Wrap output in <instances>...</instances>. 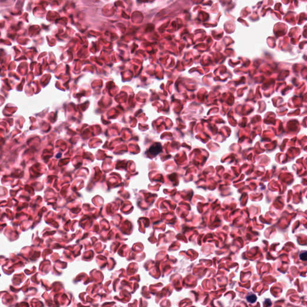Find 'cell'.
Masks as SVG:
<instances>
[{
	"label": "cell",
	"instance_id": "cell-1",
	"mask_svg": "<svg viewBox=\"0 0 307 307\" xmlns=\"http://www.w3.org/2000/svg\"><path fill=\"white\" fill-rule=\"evenodd\" d=\"M161 151V145L160 143H155L149 149L148 152L151 155L154 157L159 154Z\"/></svg>",
	"mask_w": 307,
	"mask_h": 307
},
{
	"label": "cell",
	"instance_id": "cell-2",
	"mask_svg": "<svg viewBox=\"0 0 307 307\" xmlns=\"http://www.w3.org/2000/svg\"><path fill=\"white\" fill-rule=\"evenodd\" d=\"M246 299L248 302L253 304L257 301V296L254 294H249L247 296Z\"/></svg>",
	"mask_w": 307,
	"mask_h": 307
},
{
	"label": "cell",
	"instance_id": "cell-3",
	"mask_svg": "<svg viewBox=\"0 0 307 307\" xmlns=\"http://www.w3.org/2000/svg\"><path fill=\"white\" fill-rule=\"evenodd\" d=\"M299 258L301 260H303V261H306L307 259V253L306 251H304V252H302L300 253Z\"/></svg>",
	"mask_w": 307,
	"mask_h": 307
},
{
	"label": "cell",
	"instance_id": "cell-4",
	"mask_svg": "<svg viewBox=\"0 0 307 307\" xmlns=\"http://www.w3.org/2000/svg\"><path fill=\"white\" fill-rule=\"evenodd\" d=\"M263 305L265 306H270L272 305V302L271 301V299H266L264 301V303H263Z\"/></svg>",
	"mask_w": 307,
	"mask_h": 307
}]
</instances>
